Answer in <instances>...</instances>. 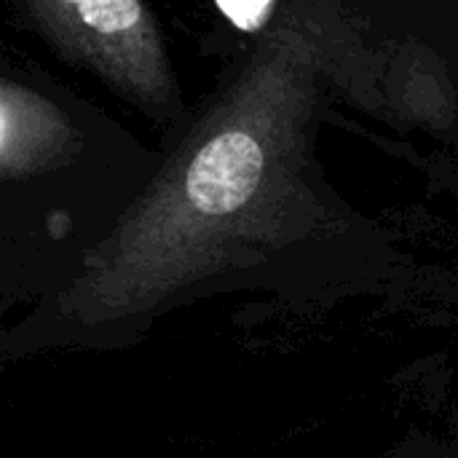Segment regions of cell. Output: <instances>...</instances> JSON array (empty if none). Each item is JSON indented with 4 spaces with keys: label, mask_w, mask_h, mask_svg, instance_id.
Wrapping results in <instances>:
<instances>
[{
    "label": "cell",
    "mask_w": 458,
    "mask_h": 458,
    "mask_svg": "<svg viewBox=\"0 0 458 458\" xmlns=\"http://www.w3.org/2000/svg\"><path fill=\"white\" fill-rule=\"evenodd\" d=\"M349 27L295 0L182 137L107 244V276L158 282L311 204V134Z\"/></svg>",
    "instance_id": "6da1fadb"
},
{
    "label": "cell",
    "mask_w": 458,
    "mask_h": 458,
    "mask_svg": "<svg viewBox=\"0 0 458 458\" xmlns=\"http://www.w3.org/2000/svg\"><path fill=\"white\" fill-rule=\"evenodd\" d=\"M32 24L75 64L158 121L180 94L161 27L145 0H21Z\"/></svg>",
    "instance_id": "7a4b0ae2"
},
{
    "label": "cell",
    "mask_w": 458,
    "mask_h": 458,
    "mask_svg": "<svg viewBox=\"0 0 458 458\" xmlns=\"http://www.w3.org/2000/svg\"><path fill=\"white\" fill-rule=\"evenodd\" d=\"M81 148L83 137L59 105L21 83L0 81V180L59 169Z\"/></svg>",
    "instance_id": "3957f363"
},
{
    "label": "cell",
    "mask_w": 458,
    "mask_h": 458,
    "mask_svg": "<svg viewBox=\"0 0 458 458\" xmlns=\"http://www.w3.org/2000/svg\"><path fill=\"white\" fill-rule=\"evenodd\" d=\"M217 8L239 27L247 32H258L271 21L276 0H215Z\"/></svg>",
    "instance_id": "277c9868"
}]
</instances>
